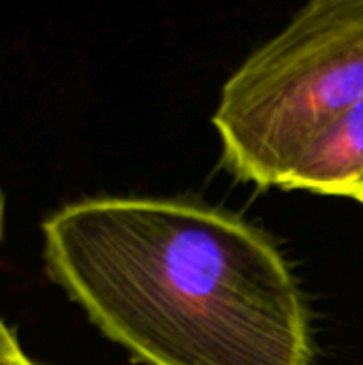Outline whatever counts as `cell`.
Wrapping results in <instances>:
<instances>
[{
	"label": "cell",
	"instance_id": "cell-5",
	"mask_svg": "<svg viewBox=\"0 0 363 365\" xmlns=\"http://www.w3.org/2000/svg\"><path fill=\"white\" fill-rule=\"evenodd\" d=\"M2 222H4V199L0 192V237H2Z\"/></svg>",
	"mask_w": 363,
	"mask_h": 365
},
{
	"label": "cell",
	"instance_id": "cell-4",
	"mask_svg": "<svg viewBox=\"0 0 363 365\" xmlns=\"http://www.w3.org/2000/svg\"><path fill=\"white\" fill-rule=\"evenodd\" d=\"M0 365H34L21 351L15 334L0 317Z\"/></svg>",
	"mask_w": 363,
	"mask_h": 365
},
{
	"label": "cell",
	"instance_id": "cell-3",
	"mask_svg": "<svg viewBox=\"0 0 363 365\" xmlns=\"http://www.w3.org/2000/svg\"><path fill=\"white\" fill-rule=\"evenodd\" d=\"M280 188L349 197L363 205V101L308 150Z\"/></svg>",
	"mask_w": 363,
	"mask_h": 365
},
{
	"label": "cell",
	"instance_id": "cell-1",
	"mask_svg": "<svg viewBox=\"0 0 363 365\" xmlns=\"http://www.w3.org/2000/svg\"><path fill=\"white\" fill-rule=\"evenodd\" d=\"M49 276L148 365H310V317L274 242L180 199L96 197L43 222Z\"/></svg>",
	"mask_w": 363,
	"mask_h": 365
},
{
	"label": "cell",
	"instance_id": "cell-2",
	"mask_svg": "<svg viewBox=\"0 0 363 365\" xmlns=\"http://www.w3.org/2000/svg\"><path fill=\"white\" fill-rule=\"evenodd\" d=\"M363 101V0H319L227 79L214 126L227 167L270 188Z\"/></svg>",
	"mask_w": 363,
	"mask_h": 365
}]
</instances>
